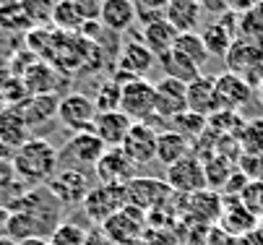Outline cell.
<instances>
[{
  "label": "cell",
  "mask_w": 263,
  "mask_h": 245,
  "mask_svg": "<svg viewBox=\"0 0 263 245\" xmlns=\"http://www.w3.org/2000/svg\"><path fill=\"white\" fill-rule=\"evenodd\" d=\"M13 169L18 175V180L31 185H47V180L60 169V157H58V146L42 136H31L26 144H21L13 157Z\"/></svg>",
  "instance_id": "obj_1"
},
{
  "label": "cell",
  "mask_w": 263,
  "mask_h": 245,
  "mask_svg": "<svg viewBox=\"0 0 263 245\" xmlns=\"http://www.w3.org/2000/svg\"><path fill=\"white\" fill-rule=\"evenodd\" d=\"M120 112L133 123H148L157 118V86L148 79H130L120 91Z\"/></svg>",
  "instance_id": "obj_2"
},
{
  "label": "cell",
  "mask_w": 263,
  "mask_h": 245,
  "mask_svg": "<svg viewBox=\"0 0 263 245\" xmlns=\"http://www.w3.org/2000/svg\"><path fill=\"white\" fill-rule=\"evenodd\" d=\"M104 144L99 141V136L94 130H81V133H70L65 138V144L58 149L60 157V167H76V169H86V167H97L99 157L104 154Z\"/></svg>",
  "instance_id": "obj_3"
},
{
  "label": "cell",
  "mask_w": 263,
  "mask_h": 245,
  "mask_svg": "<svg viewBox=\"0 0 263 245\" xmlns=\"http://www.w3.org/2000/svg\"><path fill=\"white\" fill-rule=\"evenodd\" d=\"M47 188L58 198L60 206H81L84 198L89 196V191L94 188V183H91V175L86 169L60 167L47 180Z\"/></svg>",
  "instance_id": "obj_4"
},
{
  "label": "cell",
  "mask_w": 263,
  "mask_h": 245,
  "mask_svg": "<svg viewBox=\"0 0 263 245\" xmlns=\"http://www.w3.org/2000/svg\"><path fill=\"white\" fill-rule=\"evenodd\" d=\"M123 206H128L125 185H107V183H97L81 203L84 214L94 224H104L109 217H115Z\"/></svg>",
  "instance_id": "obj_5"
},
{
  "label": "cell",
  "mask_w": 263,
  "mask_h": 245,
  "mask_svg": "<svg viewBox=\"0 0 263 245\" xmlns=\"http://www.w3.org/2000/svg\"><path fill=\"white\" fill-rule=\"evenodd\" d=\"M227 71L245 79L253 89H260L263 84V47L245 42V40H235V45L227 52Z\"/></svg>",
  "instance_id": "obj_6"
},
{
  "label": "cell",
  "mask_w": 263,
  "mask_h": 245,
  "mask_svg": "<svg viewBox=\"0 0 263 245\" xmlns=\"http://www.w3.org/2000/svg\"><path fill=\"white\" fill-rule=\"evenodd\" d=\"M94 120H97V104L89 94L68 91L65 97H60V102H58V123L65 130H70V133L91 130Z\"/></svg>",
  "instance_id": "obj_7"
},
{
  "label": "cell",
  "mask_w": 263,
  "mask_h": 245,
  "mask_svg": "<svg viewBox=\"0 0 263 245\" xmlns=\"http://www.w3.org/2000/svg\"><path fill=\"white\" fill-rule=\"evenodd\" d=\"M102 230L115 245H138L146 235V212L136 206H123L115 217H109Z\"/></svg>",
  "instance_id": "obj_8"
},
{
  "label": "cell",
  "mask_w": 263,
  "mask_h": 245,
  "mask_svg": "<svg viewBox=\"0 0 263 245\" xmlns=\"http://www.w3.org/2000/svg\"><path fill=\"white\" fill-rule=\"evenodd\" d=\"M154 65H157V55L152 50H148L141 40H128L118 50L115 73L120 76V84H125L130 79H146V73H152Z\"/></svg>",
  "instance_id": "obj_9"
},
{
  "label": "cell",
  "mask_w": 263,
  "mask_h": 245,
  "mask_svg": "<svg viewBox=\"0 0 263 245\" xmlns=\"http://www.w3.org/2000/svg\"><path fill=\"white\" fill-rule=\"evenodd\" d=\"M164 183L172 188V193H182L191 196L198 191H206V169H203V159H198L196 154H187L180 162L167 167Z\"/></svg>",
  "instance_id": "obj_10"
},
{
  "label": "cell",
  "mask_w": 263,
  "mask_h": 245,
  "mask_svg": "<svg viewBox=\"0 0 263 245\" xmlns=\"http://www.w3.org/2000/svg\"><path fill=\"white\" fill-rule=\"evenodd\" d=\"M94 172H97V183L128 185L138 178V164L123 152V146H115V149H104Z\"/></svg>",
  "instance_id": "obj_11"
},
{
  "label": "cell",
  "mask_w": 263,
  "mask_h": 245,
  "mask_svg": "<svg viewBox=\"0 0 263 245\" xmlns=\"http://www.w3.org/2000/svg\"><path fill=\"white\" fill-rule=\"evenodd\" d=\"M214 89H216L219 110H224V112H240L250 102L253 91H255L245 79H240V76H235L230 71L214 76Z\"/></svg>",
  "instance_id": "obj_12"
},
{
  "label": "cell",
  "mask_w": 263,
  "mask_h": 245,
  "mask_svg": "<svg viewBox=\"0 0 263 245\" xmlns=\"http://www.w3.org/2000/svg\"><path fill=\"white\" fill-rule=\"evenodd\" d=\"M58 97L55 94H29L24 97L13 107L18 110V115L24 118V123L29 125V130H40L45 125H50L52 120H58Z\"/></svg>",
  "instance_id": "obj_13"
},
{
  "label": "cell",
  "mask_w": 263,
  "mask_h": 245,
  "mask_svg": "<svg viewBox=\"0 0 263 245\" xmlns=\"http://www.w3.org/2000/svg\"><path fill=\"white\" fill-rule=\"evenodd\" d=\"M157 136H159V130H154L152 123H133L123 141V152L138 167L152 164V162H157Z\"/></svg>",
  "instance_id": "obj_14"
},
{
  "label": "cell",
  "mask_w": 263,
  "mask_h": 245,
  "mask_svg": "<svg viewBox=\"0 0 263 245\" xmlns=\"http://www.w3.org/2000/svg\"><path fill=\"white\" fill-rule=\"evenodd\" d=\"M240 16L237 13H232V11H227L219 21H214V24H209V26H203L201 29V40H203V45H206V50H209V55H216V58H227V52H230V47L235 45V31H237V26H235V21H237Z\"/></svg>",
  "instance_id": "obj_15"
},
{
  "label": "cell",
  "mask_w": 263,
  "mask_h": 245,
  "mask_svg": "<svg viewBox=\"0 0 263 245\" xmlns=\"http://www.w3.org/2000/svg\"><path fill=\"white\" fill-rule=\"evenodd\" d=\"M154 86H157V118L172 123L177 115L187 110V84L164 76Z\"/></svg>",
  "instance_id": "obj_16"
},
{
  "label": "cell",
  "mask_w": 263,
  "mask_h": 245,
  "mask_svg": "<svg viewBox=\"0 0 263 245\" xmlns=\"http://www.w3.org/2000/svg\"><path fill=\"white\" fill-rule=\"evenodd\" d=\"M125 193H128L130 206L141 209V212H154L162 203L159 196H170L172 188L164 180H157V178H136L133 183L125 185Z\"/></svg>",
  "instance_id": "obj_17"
},
{
  "label": "cell",
  "mask_w": 263,
  "mask_h": 245,
  "mask_svg": "<svg viewBox=\"0 0 263 245\" xmlns=\"http://www.w3.org/2000/svg\"><path fill=\"white\" fill-rule=\"evenodd\" d=\"M130 125H133V120L125 112L109 110V112H97V120H94V128L91 130L99 136V141L107 149H115V146H123Z\"/></svg>",
  "instance_id": "obj_18"
},
{
  "label": "cell",
  "mask_w": 263,
  "mask_h": 245,
  "mask_svg": "<svg viewBox=\"0 0 263 245\" xmlns=\"http://www.w3.org/2000/svg\"><path fill=\"white\" fill-rule=\"evenodd\" d=\"M258 217H253L248 209L240 203V198L235 196H227V198H221V214H219V222H221V230L232 235V237H242L248 232H253L258 227L255 222Z\"/></svg>",
  "instance_id": "obj_19"
},
{
  "label": "cell",
  "mask_w": 263,
  "mask_h": 245,
  "mask_svg": "<svg viewBox=\"0 0 263 245\" xmlns=\"http://www.w3.org/2000/svg\"><path fill=\"white\" fill-rule=\"evenodd\" d=\"M187 110L201 115V118H211L219 112V102H216V89H214V76H198L196 81L187 84Z\"/></svg>",
  "instance_id": "obj_20"
},
{
  "label": "cell",
  "mask_w": 263,
  "mask_h": 245,
  "mask_svg": "<svg viewBox=\"0 0 263 245\" xmlns=\"http://www.w3.org/2000/svg\"><path fill=\"white\" fill-rule=\"evenodd\" d=\"M99 24L112 31V34H123L136 24V6L133 0H104V6L99 11Z\"/></svg>",
  "instance_id": "obj_21"
},
{
  "label": "cell",
  "mask_w": 263,
  "mask_h": 245,
  "mask_svg": "<svg viewBox=\"0 0 263 245\" xmlns=\"http://www.w3.org/2000/svg\"><path fill=\"white\" fill-rule=\"evenodd\" d=\"M29 138H31V130L24 123V118L18 115V110L13 104H6V110L0 112V141H3V146L13 154Z\"/></svg>",
  "instance_id": "obj_22"
},
{
  "label": "cell",
  "mask_w": 263,
  "mask_h": 245,
  "mask_svg": "<svg viewBox=\"0 0 263 245\" xmlns=\"http://www.w3.org/2000/svg\"><path fill=\"white\" fill-rule=\"evenodd\" d=\"M177 29L167 21V18H157V21H148L143 24V34H141V42L152 50L157 58H162L164 52H170L175 47L177 40Z\"/></svg>",
  "instance_id": "obj_23"
},
{
  "label": "cell",
  "mask_w": 263,
  "mask_h": 245,
  "mask_svg": "<svg viewBox=\"0 0 263 245\" xmlns=\"http://www.w3.org/2000/svg\"><path fill=\"white\" fill-rule=\"evenodd\" d=\"M191 152H193V149H191V141H187L182 133H177L175 128L162 130V133L157 136V162L164 164V167L180 162L182 157H187Z\"/></svg>",
  "instance_id": "obj_24"
},
{
  "label": "cell",
  "mask_w": 263,
  "mask_h": 245,
  "mask_svg": "<svg viewBox=\"0 0 263 245\" xmlns=\"http://www.w3.org/2000/svg\"><path fill=\"white\" fill-rule=\"evenodd\" d=\"M182 209L187 214H191V219H196V222H214V219H219V214H221V198L214 193V191H198V193H191V196H185V201H182Z\"/></svg>",
  "instance_id": "obj_25"
},
{
  "label": "cell",
  "mask_w": 263,
  "mask_h": 245,
  "mask_svg": "<svg viewBox=\"0 0 263 245\" xmlns=\"http://www.w3.org/2000/svg\"><path fill=\"white\" fill-rule=\"evenodd\" d=\"M164 18L177 31H196L201 24V0H170Z\"/></svg>",
  "instance_id": "obj_26"
},
{
  "label": "cell",
  "mask_w": 263,
  "mask_h": 245,
  "mask_svg": "<svg viewBox=\"0 0 263 245\" xmlns=\"http://www.w3.org/2000/svg\"><path fill=\"white\" fill-rule=\"evenodd\" d=\"M159 65H162V71L167 79H175V81H182V84H191L201 76V68L193 63V60H187L182 52H177L175 47L170 52H164L162 58H157Z\"/></svg>",
  "instance_id": "obj_27"
},
{
  "label": "cell",
  "mask_w": 263,
  "mask_h": 245,
  "mask_svg": "<svg viewBox=\"0 0 263 245\" xmlns=\"http://www.w3.org/2000/svg\"><path fill=\"white\" fill-rule=\"evenodd\" d=\"M175 50H177V52H182L187 60H193L198 68L211 58L198 31H180V34H177V40H175Z\"/></svg>",
  "instance_id": "obj_28"
},
{
  "label": "cell",
  "mask_w": 263,
  "mask_h": 245,
  "mask_svg": "<svg viewBox=\"0 0 263 245\" xmlns=\"http://www.w3.org/2000/svg\"><path fill=\"white\" fill-rule=\"evenodd\" d=\"M52 24L65 31V34H73V31H81L84 29V16L79 13V8L73 6V0H58L55 3V11H52Z\"/></svg>",
  "instance_id": "obj_29"
},
{
  "label": "cell",
  "mask_w": 263,
  "mask_h": 245,
  "mask_svg": "<svg viewBox=\"0 0 263 245\" xmlns=\"http://www.w3.org/2000/svg\"><path fill=\"white\" fill-rule=\"evenodd\" d=\"M203 169H206V185H209V191L224 188L227 180H230V175L235 172V167H232V162H227V157H216V154L203 159Z\"/></svg>",
  "instance_id": "obj_30"
},
{
  "label": "cell",
  "mask_w": 263,
  "mask_h": 245,
  "mask_svg": "<svg viewBox=\"0 0 263 245\" xmlns=\"http://www.w3.org/2000/svg\"><path fill=\"white\" fill-rule=\"evenodd\" d=\"M237 144L242 154H250V157L263 154V118L248 120L242 125V130L237 133Z\"/></svg>",
  "instance_id": "obj_31"
},
{
  "label": "cell",
  "mask_w": 263,
  "mask_h": 245,
  "mask_svg": "<svg viewBox=\"0 0 263 245\" xmlns=\"http://www.w3.org/2000/svg\"><path fill=\"white\" fill-rule=\"evenodd\" d=\"M0 29H6V31H31L34 29L21 0H13V3L0 8Z\"/></svg>",
  "instance_id": "obj_32"
},
{
  "label": "cell",
  "mask_w": 263,
  "mask_h": 245,
  "mask_svg": "<svg viewBox=\"0 0 263 245\" xmlns=\"http://www.w3.org/2000/svg\"><path fill=\"white\" fill-rule=\"evenodd\" d=\"M24 191H26V183L18 180V175L13 169V162L0 157V201H6V198L16 201Z\"/></svg>",
  "instance_id": "obj_33"
},
{
  "label": "cell",
  "mask_w": 263,
  "mask_h": 245,
  "mask_svg": "<svg viewBox=\"0 0 263 245\" xmlns=\"http://www.w3.org/2000/svg\"><path fill=\"white\" fill-rule=\"evenodd\" d=\"M172 123H175V130L182 133L187 141H191V146H193V138H198V136H203L209 130V120L196 115V112H191V110H185L182 115H177Z\"/></svg>",
  "instance_id": "obj_34"
},
{
  "label": "cell",
  "mask_w": 263,
  "mask_h": 245,
  "mask_svg": "<svg viewBox=\"0 0 263 245\" xmlns=\"http://www.w3.org/2000/svg\"><path fill=\"white\" fill-rule=\"evenodd\" d=\"M47 245H86V230L76 222H60L47 237Z\"/></svg>",
  "instance_id": "obj_35"
},
{
  "label": "cell",
  "mask_w": 263,
  "mask_h": 245,
  "mask_svg": "<svg viewBox=\"0 0 263 245\" xmlns=\"http://www.w3.org/2000/svg\"><path fill=\"white\" fill-rule=\"evenodd\" d=\"M120 91H123V84L118 79H109L99 86L94 104H97V112H109V110H120Z\"/></svg>",
  "instance_id": "obj_36"
},
{
  "label": "cell",
  "mask_w": 263,
  "mask_h": 245,
  "mask_svg": "<svg viewBox=\"0 0 263 245\" xmlns=\"http://www.w3.org/2000/svg\"><path fill=\"white\" fill-rule=\"evenodd\" d=\"M58 0H21V6L29 16V21L34 26H45L47 21H52V11H55Z\"/></svg>",
  "instance_id": "obj_37"
},
{
  "label": "cell",
  "mask_w": 263,
  "mask_h": 245,
  "mask_svg": "<svg viewBox=\"0 0 263 245\" xmlns=\"http://www.w3.org/2000/svg\"><path fill=\"white\" fill-rule=\"evenodd\" d=\"M237 198L253 217H263V183L260 180H248V185L240 191Z\"/></svg>",
  "instance_id": "obj_38"
},
{
  "label": "cell",
  "mask_w": 263,
  "mask_h": 245,
  "mask_svg": "<svg viewBox=\"0 0 263 245\" xmlns=\"http://www.w3.org/2000/svg\"><path fill=\"white\" fill-rule=\"evenodd\" d=\"M133 6H136V18H141L143 24H148V21L164 18L170 0H133Z\"/></svg>",
  "instance_id": "obj_39"
},
{
  "label": "cell",
  "mask_w": 263,
  "mask_h": 245,
  "mask_svg": "<svg viewBox=\"0 0 263 245\" xmlns=\"http://www.w3.org/2000/svg\"><path fill=\"white\" fill-rule=\"evenodd\" d=\"M73 6L79 8L84 21H99V11L104 6V0H73Z\"/></svg>",
  "instance_id": "obj_40"
},
{
  "label": "cell",
  "mask_w": 263,
  "mask_h": 245,
  "mask_svg": "<svg viewBox=\"0 0 263 245\" xmlns=\"http://www.w3.org/2000/svg\"><path fill=\"white\" fill-rule=\"evenodd\" d=\"M86 245H115V242L107 237V232L102 230V224H94V227L86 232Z\"/></svg>",
  "instance_id": "obj_41"
},
{
  "label": "cell",
  "mask_w": 263,
  "mask_h": 245,
  "mask_svg": "<svg viewBox=\"0 0 263 245\" xmlns=\"http://www.w3.org/2000/svg\"><path fill=\"white\" fill-rule=\"evenodd\" d=\"M201 8L209 11V13H227L230 0H201Z\"/></svg>",
  "instance_id": "obj_42"
},
{
  "label": "cell",
  "mask_w": 263,
  "mask_h": 245,
  "mask_svg": "<svg viewBox=\"0 0 263 245\" xmlns=\"http://www.w3.org/2000/svg\"><path fill=\"white\" fill-rule=\"evenodd\" d=\"M0 157H6V159H11V157H13V154H11V152L3 146V141H0Z\"/></svg>",
  "instance_id": "obj_43"
},
{
  "label": "cell",
  "mask_w": 263,
  "mask_h": 245,
  "mask_svg": "<svg viewBox=\"0 0 263 245\" xmlns=\"http://www.w3.org/2000/svg\"><path fill=\"white\" fill-rule=\"evenodd\" d=\"M8 3H13V0H0V8H3V6H8Z\"/></svg>",
  "instance_id": "obj_44"
},
{
  "label": "cell",
  "mask_w": 263,
  "mask_h": 245,
  "mask_svg": "<svg viewBox=\"0 0 263 245\" xmlns=\"http://www.w3.org/2000/svg\"><path fill=\"white\" fill-rule=\"evenodd\" d=\"M258 91H260V102H263V84H260V89H258Z\"/></svg>",
  "instance_id": "obj_45"
},
{
  "label": "cell",
  "mask_w": 263,
  "mask_h": 245,
  "mask_svg": "<svg viewBox=\"0 0 263 245\" xmlns=\"http://www.w3.org/2000/svg\"><path fill=\"white\" fill-rule=\"evenodd\" d=\"M3 110H6V104H3V102H0V112H3Z\"/></svg>",
  "instance_id": "obj_46"
}]
</instances>
